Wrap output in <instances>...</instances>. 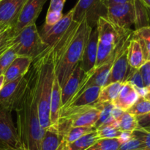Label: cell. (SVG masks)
Returning a JSON list of instances; mask_svg holds the SVG:
<instances>
[{
  "instance_id": "1",
  "label": "cell",
  "mask_w": 150,
  "mask_h": 150,
  "mask_svg": "<svg viewBox=\"0 0 150 150\" xmlns=\"http://www.w3.org/2000/svg\"><path fill=\"white\" fill-rule=\"evenodd\" d=\"M92 29L86 19L80 23L73 21L62 38L51 48L54 56L55 74L61 88L80 63Z\"/></svg>"
},
{
  "instance_id": "2",
  "label": "cell",
  "mask_w": 150,
  "mask_h": 150,
  "mask_svg": "<svg viewBox=\"0 0 150 150\" xmlns=\"http://www.w3.org/2000/svg\"><path fill=\"white\" fill-rule=\"evenodd\" d=\"M28 72L27 87L14 110L17 115L16 128L23 150H40L45 129L41 126L38 118L35 75L31 66Z\"/></svg>"
},
{
  "instance_id": "3",
  "label": "cell",
  "mask_w": 150,
  "mask_h": 150,
  "mask_svg": "<svg viewBox=\"0 0 150 150\" xmlns=\"http://www.w3.org/2000/svg\"><path fill=\"white\" fill-rule=\"evenodd\" d=\"M35 75L38 118L44 129L51 127L50 103L55 76V61L52 49H45L31 65Z\"/></svg>"
},
{
  "instance_id": "4",
  "label": "cell",
  "mask_w": 150,
  "mask_h": 150,
  "mask_svg": "<svg viewBox=\"0 0 150 150\" xmlns=\"http://www.w3.org/2000/svg\"><path fill=\"white\" fill-rule=\"evenodd\" d=\"M100 113V110L96 103L92 105L65 107L60 111L58 123L54 129L61 135L69 127H95Z\"/></svg>"
},
{
  "instance_id": "5",
  "label": "cell",
  "mask_w": 150,
  "mask_h": 150,
  "mask_svg": "<svg viewBox=\"0 0 150 150\" xmlns=\"http://www.w3.org/2000/svg\"><path fill=\"white\" fill-rule=\"evenodd\" d=\"M12 46L17 56L31 57L35 60L45 49L36 24L25 26L12 40Z\"/></svg>"
},
{
  "instance_id": "6",
  "label": "cell",
  "mask_w": 150,
  "mask_h": 150,
  "mask_svg": "<svg viewBox=\"0 0 150 150\" xmlns=\"http://www.w3.org/2000/svg\"><path fill=\"white\" fill-rule=\"evenodd\" d=\"M29 78L27 72L24 76L4 84L0 91V107L10 112L14 110L26 91Z\"/></svg>"
},
{
  "instance_id": "7",
  "label": "cell",
  "mask_w": 150,
  "mask_h": 150,
  "mask_svg": "<svg viewBox=\"0 0 150 150\" xmlns=\"http://www.w3.org/2000/svg\"><path fill=\"white\" fill-rule=\"evenodd\" d=\"M73 9V20L80 23L86 19L88 25L92 28L96 26L100 16H105L106 14V8L100 0H79Z\"/></svg>"
},
{
  "instance_id": "8",
  "label": "cell",
  "mask_w": 150,
  "mask_h": 150,
  "mask_svg": "<svg viewBox=\"0 0 150 150\" xmlns=\"http://www.w3.org/2000/svg\"><path fill=\"white\" fill-rule=\"evenodd\" d=\"M0 146L10 150H23L11 112L0 107Z\"/></svg>"
},
{
  "instance_id": "9",
  "label": "cell",
  "mask_w": 150,
  "mask_h": 150,
  "mask_svg": "<svg viewBox=\"0 0 150 150\" xmlns=\"http://www.w3.org/2000/svg\"><path fill=\"white\" fill-rule=\"evenodd\" d=\"M105 17L118 29L125 32L132 30L135 24L134 1L107 7Z\"/></svg>"
},
{
  "instance_id": "10",
  "label": "cell",
  "mask_w": 150,
  "mask_h": 150,
  "mask_svg": "<svg viewBox=\"0 0 150 150\" xmlns=\"http://www.w3.org/2000/svg\"><path fill=\"white\" fill-rule=\"evenodd\" d=\"M98 43L105 46H117L133 30L125 32L116 27L105 16H100L96 24Z\"/></svg>"
},
{
  "instance_id": "11",
  "label": "cell",
  "mask_w": 150,
  "mask_h": 150,
  "mask_svg": "<svg viewBox=\"0 0 150 150\" xmlns=\"http://www.w3.org/2000/svg\"><path fill=\"white\" fill-rule=\"evenodd\" d=\"M73 9L63 15L62 18L57 23L50 27H43L40 32L41 38L46 45V49H51L57 44L64 35L73 22Z\"/></svg>"
},
{
  "instance_id": "12",
  "label": "cell",
  "mask_w": 150,
  "mask_h": 150,
  "mask_svg": "<svg viewBox=\"0 0 150 150\" xmlns=\"http://www.w3.org/2000/svg\"><path fill=\"white\" fill-rule=\"evenodd\" d=\"M132 36L133 35L125 42L122 46L117 51L105 85L116 82L122 83L125 82L130 69L127 60V48Z\"/></svg>"
},
{
  "instance_id": "13",
  "label": "cell",
  "mask_w": 150,
  "mask_h": 150,
  "mask_svg": "<svg viewBox=\"0 0 150 150\" xmlns=\"http://www.w3.org/2000/svg\"><path fill=\"white\" fill-rule=\"evenodd\" d=\"M47 0H27L13 26V36L26 26L35 24Z\"/></svg>"
},
{
  "instance_id": "14",
  "label": "cell",
  "mask_w": 150,
  "mask_h": 150,
  "mask_svg": "<svg viewBox=\"0 0 150 150\" xmlns=\"http://www.w3.org/2000/svg\"><path fill=\"white\" fill-rule=\"evenodd\" d=\"M86 76V73L83 70L80 63H79L75 67L67 82L61 88V109L65 107L79 93Z\"/></svg>"
},
{
  "instance_id": "15",
  "label": "cell",
  "mask_w": 150,
  "mask_h": 150,
  "mask_svg": "<svg viewBox=\"0 0 150 150\" xmlns=\"http://www.w3.org/2000/svg\"><path fill=\"white\" fill-rule=\"evenodd\" d=\"M27 0H2L0 1V25L14 26Z\"/></svg>"
},
{
  "instance_id": "16",
  "label": "cell",
  "mask_w": 150,
  "mask_h": 150,
  "mask_svg": "<svg viewBox=\"0 0 150 150\" xmlns=\"http://www.w3.org/2000/svg\"><path fill=\"white\" fill-rule=\"evenodd\" d=\"M98 34L96 26L92 28L87 43L83 50L80 65L85 72L90 71L95 67L97 53H98Z\"/></svg>"
},
{
  "instance_id": "17",
  "label": "cell",
  "mask_w": 150,
  "mask_h": 150,
  "mask_svg": "<svg viewBox=\"0 0 150 150\" xmlns=\"http://www.w3.org/2000/svg\"><path fill=\"white\" fill-rule=\"evenodd\" d=\"M32 62L33 59L31 57L17 56L4 72V84L24 76L30 69Z\"/></svg>"
},
{
  "instance_id": "18",
  "label": "cell",
  "mask_w": 150,
  "mask_h": 150,
  "mask_svg": "<svg viewBox=\"0 0 150 150\" xmlns=\"http://www.w3.org/2000/svg\"><path fill=\"white\" fill-rule=\"evenodd\" d=\"M139 97V94L136 88L129 82H124L119 92L117 98L113 101L115 107L127 111L133 105Z\"/></svg>"
},
{
  "instance_id": "19",
  "label": "cell",
  "mask_w": 150,
  "mask_h": 150,
  "mask_svg": "<svg viewBox=\"0 0 150 150\" xmlns=\"http://www.w3.org/2000/svg\"><path fill=\"white\" fill-rule=\"evenodd\" d=\"M101 87L91 86L83 90L79 95L71 100L63 108L70 107H81V106L92 105L98 102ZM62 108V109H63ZM62 110V109H61Z\"/></svg>"
},
{
  "instance_id": "20",
  "label": "cell",
  "mask_w": 150,
  "mask_h": 150,
  "mask_svg": "<svg viewBox=\"0 0 150 150\" xmlns=\"http://www.w3.org/2000/svg\"><path fill=\"white\" fill-rule=\"evenodd\" d=\"M61 87L59 83L57 75L55 74L53 82L52 93H51V103H50V121L51 127L55 128L58 123L61 110Z\"/></svg>"
},
{
  "instance_id": "21",
  "label": "cell",
  "mask_w": 150,
  "mask_h": 150,
  "mask_svg": "<svg viewBox=\"0 0 150 150\" xmlns=\"http://www.w3.org/2000/svg\"><path fill=\"white\" fill-rule=\"evenodd\" d=\"M127 60L130 67L136 69H140L146 61L140 43L133 36L127 48Z\"/></svg>"
},
{
  "instance_id": "22",
  "label": "cell",
  "mask_w": 150,
  "mask_h": 150,
  "mask_svg": "<svg viewBox=\"0 0 150 150\" xmlns=\"http://www.w3.org/2000/svg\"><path fill=\"white\" fill-rule=\"evenodd\" d=\"M98 140H99V138L95 129L83 135L74 142L68 144H60L57 150H86Z\"/></svg>"
},
{
  "instance_id": "23",
  "label": "cell",
  "mask_w": 150,
  "mask_h": 150,
  "mask_svg": "<svg viewBox=\"0 0 150 150\" xmlns=\"http://www.w3.org/2000/svg\"><path fill=\"white\" fill-rule=\"evenodd\" d=\"M66 0H51L43 27H50L62 18V10Z\"/></svg>"
},
{
  "instance_id": "24",
  "label": "cell",
  "mask_w": 150,
  "mask_h": 150,
  "mask_svg": "<svg viewBox=\"0 0 150 150\" xmlns=\"http://www.w3.org/2000/svg\"><path fill=\"white\" fill-rule=\"evenodd\" d=\"M94 126H76L69 127L61 135L62 141L60 144H68L76 141L83 135L95 130Z\"/></svg>"
},
{
  "instance_id": "25",
  "label": "cell",
  "mask_w": 150,
  "mask_h": 150,
  "mask_svg": "<svg viewBox=\"0 0 150 150\" xmlns=\"http://www.w3.org/2000/svg\"><path fill=\"white\" fill-rule=\"evenodd\" d=\"M62 141V137L54 128L45 129L41 142L40 150H57Z\"/></svg>"
},
{
  "instance_id": "26",
  "label": "cell",
  "mask_w": 150,
  "mask_h": 150,
  "mask_svg": "<svg viewBox=\"0 0 150 150\" xmlns=\"http://www.w3.org/2000/svg\"><path fill=\"white\" fill-rule=\"evenodd\" d=\"M133 38L139 41L145 59L146 61H150V25L133 30Z\"/></svg>"
},
{
  "instance_id": "27",
  "label": "cell",
  "mask_w": 150,
  "mask_h": 150,
  "mask_svg": "<svg viewBox=\"0 0 150 150\" xmlns=\"http://www.w3.org/2000/svg\"><path fill=\"white\" fill-rule=\"evenodd\" d=\"M122 82H116L102 87L100 92L99 102H113L118 96L119 92L122 86Z\"/></svg>"
},
{
  "instance_id": "28",
  "label": "cell",
  "mask_w": 150,
  "mask_h": 150,
  "mask_svg": "<svg viewBox=\"0 0 150 150\" xmlns=\"http://www.w3.org/2000/svg\"><path fill=\"white\" fill-rule=\"evenodd\" d=\"M96 132L99 139L103 138H120L123 132L119 128L117 121L102 125L96 129Z\"/></svg>"
},
{
  "instance_id": "29",
  "label": "cell",
  "mask_w": 150,
  "mask_h": 150,
  "mask_svg": "<svg viewBox=\"0 0 150 150\" xmlns=\"http://www.w3.org/2000/svg\"><path fill=\"white\" fill-rule=\"evenodd\" d=\"M97 105L100 110L99 118L95 125V129L102 125L107 124L114 121V119L112 117V110L114 105L112 102H96Z\"/></svg>"
},
{
  "instance_id": "30",
  "label": "cell",
  "mask_w": 150,
  "mask_h": 150,
  "mask_svg": "<svg viewBox=\"0 0 150 150\" xmlns=\"http://www.w3.org/2000/svg\"><path fill=\"white\" fill-rule=\"evenodd\" d=\"M135 5V29L149 26L146 8L140 0H134Z\"/></svg>"
},
{
  "instance_id": "31",
  "label": "cell",
  "mask_w": 150,
  "mask_h": 150,
  "mask_svg": "<svg viewBox=\"0 0 150 150\" xmlns=\"http://www.w3.org/2000/svg\"><path fill=\"white\" fill-rule=\"evenodd\" d=\"M125 141L120 138H103L95 141L86 150H117Z\"/></svg>"
},
{
  "instance_id": "32",
  "label": "cell",
  "mask_w": 150,
  "mask_h": 150,
  "mask_svg": "<svg viewBox=\"0 0 150 150\" xmlns=\"http://www.w3.org/2000/svg\"><path fill=\"white\" fill-rule=\"evenodd\" d=\"M119 128L122 132H132L139 126L136 116L125 111L121 117L117 121Z\"/></svg>"
},
{
  "instance_id": "33",
  "label": "cell",
  "mask_w": 150,
  "mask_h": 150,
  "mask_svg": "<svg viewBox=\"0 0 150 150\" xmlns=\"http://www.w3.org/2000/svg\"><path fill=\"white\" fill-rule=\"evenodd\" d=\"M125 82L131 84L138 91L139 96H144L146 88H145L142 75L139 69H133L130 67Z\"/></svg>"
},
{
  "instance_id": "34",
  "label": "cell",
  "mask_w": 150,
  "mask_h": 150,
  "mask_svg": "<svg viewBox=\"0 0 150 150\" xmlns=\"http://www.w3.org/2000/svg\"><path fill=\"white\" fill-rule=\"evenodd\" d=\"M127 112L135 116H139L144 115L150 112V101L145 99L142 96H139L137 101L133 104Z\"/></svg>"
},
{
  "instance_id": "35",
  "label": "cell",
  "mask_w": 150,
  "mask_h": 150,
  "mask_svg": "<svg viewBox=\"0 0 150 150\" xmlns=\"http://www.w3.org/2000/svg\"><path fill=\"white\" fill-rule=\"evenodd\" d=\"M16 57L17 54L12 46L1 54L0 57V75L4 74Z\"/></svg>"
},
{
  "instance_id": "36",
  "label": "cell",
  "mask_w": 150,
  "mask_h": 150,
  "mask_svg": "<svg viewBox=\"0 0 150 150\" xmlns=\"http://www.w3.org/2000/svg\"><path fill=\"white\" fill-rule=\"evenodd\" d=\"M131 134L132 136L142 141L145 149L150 150V131L139 126L136 130L132 132Z\"/></svg>"
},
{
  "instance_id": "37",
  "label": "cell",
  "mask_w": 150,
  "mask_h": 150,
  "mask_svg": "<svg viewBox=\"0 0 150 150\" xmlns=\"http://www.w3.org/2000/svg\"><path fill=\"white\" fill-rule=\"evenodd\" d=\"M145 149L142 141L132 136L131 138L122 143L117 150H139Z\"/></svg>"
},
{
  "instance_id": "38",
  "label": "cell",
  "mask_w": 150,
  "mask_h": 150,
  "mask_svg": "<svg viewBox=\"0 0 150 150\" xmlns=\"http://www.w3.org/2000/svg\"><path fill=\"white\" fill-rule=\"evenodd\" d=\"M139 70L142 75L145 88L150 86V61H146Z\"/></svg>"
},
{
  "instance_id": "39",
  "label": "cell",
  "mask_w": 150,
  "mask_h": 150,
  "mask_svg": "<svg viewBox=\"0 0 150 150\" xmlns=\"http://www.w3.org/2000/svg\"><path fill=\"white\" fill-rule=\"evenodd\" d=\"M139 125L142 127L148 128L150 126V112L144 115L136 116Z\"/></svg>"
},
{
  "instance_id": "40",
  "label": "cell",
  "mask_w": 150,
  "mask_h": 150,
  "mask_svg": "<svg viewBox=\"0 0 150 150\" xmlns=\"http://www.w3.org/2000/svg\"><path fill=\"white\" fill-rule=\"evenodd\" d=\"M133 1L134 0H100L102 4L105 8H107L108 7H111V6L125 4V3L127 2H131V1Z\"/></svg>"
},
{
  "instance_id": "41",
  "label": "cell",
  "mask_w": 150,
  "mask_h": 150,
  "mask_svg": "<svg viewBox=\"0 0 150 150\" xmlns=\"http://www.w3.org/2000/svg\"><path fill=\"white\" fill-rule=\"evenodd\" d=\"M125 111H123L122 110H121V109L118 108V107H115L114 106V108H113L112 110V117L113 119H114V120L117 121V120H118L119 119H120V117L122 116V115L123 114V113H124Z\"/></svg>"
},
{
  "instance_id": "42",
  "label": "cell",
  "mask_w": 150,
  "mask_h": 150,
  "mask_svg": "<svg viewBox=\"0 0 150 150\" xmlns=\"http://www.w3.org/2000/svg\"><path fill=\"white\" fill-rule=\"evenodd\" d=\"M144 97L145 99H146L147 100H149V101H150V86H148L146 88Z\"/></svg>"
},
{
  "instance_id": "43",
  "label": "cell",
  "mask_w": 150,
  "mask_h": 150,
  "mask_svg": "<svg viewBox=\"0 0 150 150\" xmlns=\"http://www.w3.org/2000/svg\"><path fill=\"white\" fill-rule=\"evenodd\" d=\"M4 85V74L0 75V91L1 90V88H3Z\"/></svg>"
},
{
  "instance_id": "44",
  "label": "cell",
  "mask_w": 150,
  "mask_h": 150,
  "mask_svg": "<svg viewBox=\"0 0 150 150\" xmlns=\"http://www.w3.org/2000/svg\"><path fill=\"white\" fill-rule=\"evenodd\" d=\"M144 5L146 7H149L150 8V0H140Z\"/></svg>"
},
{
  "instance_id": "45",
  "label": "cell",
  "mask_w": 150,
  "mask_h": 150,
  "mask_svg": "<svg viewBox=\"0 0 150 150\" xmlns=\"http://www.w3.org/2000/svg\"><path fill=\"white\" fill-rule=\"evenodd\" d=\"M10 26H5V25H0V34H1L2 32H4L5 29H7V28L10 27Z\"/></svg>"
},
{
  "instance_id": "46",
  "label": "cell",
  "mask_w": 150,
  "mask_h": 150,
  "mask_svg": "<svg viewBox=\"0 0 150 150\" xmlns=\"http://www.w3.org/2000/svg\"><path fill=\"white\" fill-rule=\"evenodd\" d=\"M146 11H147V14H148V18H149V24H150V8L149 7H146Z\"/></svg>"
},
{
  "instance_id": "47",
  "label": "cell",
  "mask_w": 150,
  "mask_h": 150,
  "mask_svg": "<svg viewBox=\"0 0 150 150\" xmlns=\"http://www.w3.org/2000/svg\"><path fill=\"white\" fill-rule=\"evenodd\" d=\"M0 150H10V149H4V148H0Z\"/></svg>"
},
{
  "instance_id": "48",
  "label": "cell",
  "mask_w": 150,
  "mask_h": 150,
  "mask_svg": "<svg viewBox=\"0 0 150 150\" xmlns=\"http://www.w3.org/2000/svg\"><path fill=\"white\" fill-rule=\"evenodd\" d=\"M145 129H148V130H149V131H150V126H149V127H148V128H145Z\"/></svg>"
},
{
  "instance_id": "49",
  "label": "cell",
  "mask_w": 150,
  "mask_h": 150,
  "mask_svg": "<svg viewBox=\"0 0 150 150\" xmlns=\"http://www.w3.org/2000/svg\"><path fill=\"white\" fill-rule=\"evenodd\" d=\"M139 150H148V149H139Z\"/></svg>"
},
{
  "instance_id": "50",
  "label": "cell",
  "mask_w": 150,
  "mask_h": 150,
  "mask_svg": "<svg viewBox=\"0 0 150 150\" xmlns=\"http://www.w3.org/2000/svg\"><path fill=\"white\" fill-rule=\"evenodd\" d=\"M2 1V0H0V1Z\"/></svg>"
},
{
  "instance_id": "51",
  "label": "cell",
  "mask_w": 150,
  "mask_h": 150,
  "mask_svg": "<svg viewBox=\"0 0 150 150\" xmlns=\"http://www.w3.org/2000/svg\"><path fill=\"white\" fill-rule=\"evenodd\" d=\"M0 148H2V147H1V146H0Z\"/></svg>"
}]
</instances>
